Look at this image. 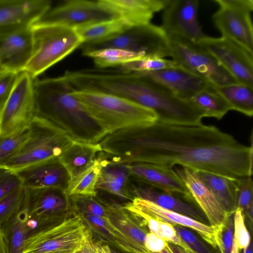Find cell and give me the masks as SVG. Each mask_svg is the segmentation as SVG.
Masks as SVG:
<instances>
[{
    "label": "cell",
    "instance_id": "obj_30",
    "mask_svg": "<svg viewBox=\"0 0 253 253\" xmlns=\"http://www.w3.org/2000/svg\"><path fill=\"white\" fill-rule=\"evenodd\" d=\"M195 106L203 111L206 117L221 119L232 108L217 89L209 84L190 100Z\"/></svg>",
    "mask_w": 253,
    "mask_h": 253
},
{
    "label": "cell",
    "instance_id": "obj_51",
    "mask_svg": "<svg viewBox=\"0 0 253 253\" xmlns=\"http://www.w3.org/2000/svg\"><path fill=\"white\" fill-rule=\"evenodd\" d=\"M231 253H239V249L237 246L235 238H234Z\"/></svg>",
    "mask_w": 253,
    "mask_h": 253
},
{
    "label": "cell",
    "instance_id": "obj_45",
    "mask_svg": "<svg viewBox=\"0 0 253 253\" xmlns=\"http://www.w3.org/2000/svg\"><path fill=\"white\" fill-rule=\"evenodd\" d=\"M19 73L7 70L0 73V112L10 95Z\"/></svg>",
    "mask_w": 253,
    "mask_h": 253
},
{
    "label": "cell",
    "instance_id": "obj_14",
    "mask_svg": "<svg viewBox=\"0 0 253 253\" xmlns=\"http://www.w3.org/2000/svg\"><path fill=\"white\" fill-rule=\"evenodd\" d=\"M198 0H170L164 8L161 26L167 35L198 42L206 35L199 25Z\"/></svg>",
    "mask_w": 253,
    "mask_h": 253
},
{
    "label": "cell",
    "instance_id": "obj_2",
    "mask_svg": "<svg viewBox=\"0 0 253 253\" xmlns=\"http://www.w3.org/2000/svg\"><path fill=\"white\" fill-rule=\"evenodd\" d=\"M74 89L63 76L35 80L36 116L65 130L74 141L99 143L107 134L73 95Z\"/></svg>",
    "mask_w": 253,
    "mask_h": 253
},
{
    "label": "cell",
    "instance_id": "obj_44",
    "mask_svg": "<svg viewBox=\"0 0 253 253\" xmlns=\"http://www.w3.org/2000/svg\"><path fill=\"white\" fill-rule=\"evenodd\" d=\"M154 234L168 243L177 245L187 251L191 250L178 236L173 225L170 223L158 220Z\"/></svg>",
    "mask_w": 253,
    "mask_h": 253
},
{
    "label": "cell",
    "instance_id": "obj_12",
    "mask_svg": "<svg viewBox=\"0 0 253 253\" xmlns=\"http://www.w3.org/2000/svg\"><path fill=\"white\" fill-rule=\"evenodd\" d=\"M239 83L253 88V51L229 38L205 36L197 42Z\"/></svg>",
    "mask_w": 253,
    "mask_h": 253
},
{
    "label": "cell",
    "instance_id": "obj_19",
    "mask_svg": "<svg viewBox=\"0 0 253 253\" xmlns=\"http://www.w3.org/2000/svg\"><path fill=\"white\" fill-rule=\"evenodd\" d=\"M15 172L25 188H59L66 191L69 177L59 158L35 164Z\"/></svg>",
    "mask_w": 253,
    "mask_h": 253
},
{
    "label": "cell",
    "instance_id": "obj_52",
    "mask_svg": "<svg viewBox=\"0 0 253 253\" xmlns=\"http://www.w3.org/2000/svg\"><path fill=\"white\" fill-rule=\"evenodd\" d=\"M243 253H253L252 242H250L249 245L246 249L243 250Z\"/></svg>",
    "mask_w": 253,
    "mask_h": 253
},
{
    "label": "cell",
    "instance_id": "obj_7",
    "mask_svg": "<svg viewBox=\"0 0 253 253\" xmlns=\"http://www.w3.org/2000/svg\"><path fill=\"white\" fill-rule=\"evenodd\" d=\"M90 234L82 218L74 214L30 235L22 253H76Z\"/></svg>",
    "mask_w": 253,
    "mask_h": 253
},
{
    "label": "cell",
    "instance_id": "obj_35",
    "mask_svg": "<svg viewBox=\"0 0 253 253\" xmlns=\"http://www.w3.org/2000/svg\"><path fill=\"white\" fill-rule=\"evenodd\" d=\"M69 197L73 213L76 215L85 213L108 218L115 203L106 201L97 195H73Z\"/></svg>",
    "mask_w": 253,
    "mask_h": 253
},
{
    "label": "cell",
    "instance_id": "obj_10",
    "mask_svg": "<svg viewBox=\"0 0 253 253\" xmlns=\"http://www.w3.org/2000/svg\"><path fill=\"white\" fill-rule=\"evenodd\" d=\"M34 79L19 72L16 82L0 112V137L18 133L28 127L36 117Z\"/></svg>",
    "mask_w": 253,
    "mask_h": 253
},
{
    "label": "cell",
    "instance_id": "obj_55",
    "mask_svg": "<svg viewBox=\"0 0 253 253\" xmlns=\"http://www.w3.org/2000/svg\"><path fill=\"white\" fill-rule=\"evenodd\" d=\"M111 253H121L117 252L115 250H112V249H111Z\"/></svg>",
    "mask_w": 253,
    "mask_h": 253
},
{
    "label": "cell",
    "instance_id": "obj_11",
    "mask_svg": "<svg viewBox=\"0 0 253 253\" xmlns=\"http://www.w3.org/2000/svg\"><path fill=\"white\" fill-rule=\"evenodd\" d=\"M120 17L100 0H70L50 8L37 22L77 29Z\"/></svg>",
    "mask_w": 253,
    "mask_h": 253
},
{
    "label": "cell",
    "instance_id": "obj_34",
    "mask_svg": "<svg viewBox=\"0 0 253 253\" xmlns=\"http://www.w3.org/2000/svg\"><path fill=\"white\" fill-rule=\"evenodd\" d=\"M102 151L93 164L73 183L68 185V195L95 197L97 192L96 185L102 166Z\"/></svg>",
    "mask_w": 253,
    "mask_h": 253
},
{
    "label": "cell",
    "instance_id": "obj_48",
    "mask_svg": "<svg viewBox=\"0 0 253 253\" xmlns=\"http://www.w3.org/2000/svg\"><path fill=\"white\" fill-rule=\"evenodd\" d=\"M168 245L173 253H189L187 250L175 244L168 243Z\"/></svg>",
    "mask_w": 253,
    "mask_h": 253
},
{
    "label": "cell",
    "instance_id": "obj_23",
    "mask_svg": "<svg viewBox=\"0 0 253 253\" xmlns=\"http://www.w3.org/2000/svg\"><path fill=\"white\" fill-rule=\"evenodd\" d=\"M102 155V166L96 185V191H104L130 202L135 197L126 164L109 160L103 151Z\"/></svg>",
    "mask_w": 253,
    "mask_h": 253
},
{
    "label": "cell",
    "instance_id": "obj_31",
    "mask_svg": "<svg viewBox=\"0 0 253 253\" xmlns=\"http://www.w3.org/2000/svg\"><path fill=\"white\" fill-rule=\"evenodd\" d=\"M134 25L129 19L120 17L75 30L83 42H89L110 38Z\"/></svg>",
    "mask_w": 253,
    "mask_h": 253
},
{
    "label": "cell",
    "instance_id": "obj_38",
    "mask_svg": "<svg viewBox=\"0 0 253 253\" xmlns=\"http://www.w3.org/2000/svg\"><path fill=\"white\" fill-rule=\"evenodd\" d=\"M234 212L227 213L223 222L217 226L214 238L221 253H231L234 238Z\"/></svg>",
    "mask_w": 253,
    "mask_h": 253
},
{
    "label": "cell",
    "instance_id": "obj_20",
    "mask_svg": "<svg viewBox=\"0 0 253 253\" xmlns=\"http://www.w3.org/2000/svg\"><path fill=\"white\" fill-rule=\"evenodd\" d=\"M31 26L0 36V65L7 70L19 73L29 61L33 51Z\"/></svg>",
    "mask_w": 253,
    "mask_h": 253
},
{
    "label": "cell",
    "instance_id": "obj_8",
    "mask_svg": "<svg viewBox=\"0 0 253 253\" xmlns=\"http://www.w3.org/2000/svg\"><path fill=\"white\" fill-rule=\"evenodd\" d=\"M173 60L179 66L217 86L238 83L197 42L176 35H167Z\"/></svg>",
    "mask_w": 253,
    "mask_h": 253
},
{
    "label": "cell",
    "instance_id": "obj_16",
    "mask_svg": "<svg viewBox=\"0 0 253 253\" xmlns=\"http://www.w3.org/2000/svg\"><path fill=\"white\" fill-rule=\"evenodd\" d=\"M51 3L49 0H0V36L30 27Z\"/></svg>",
    "mask_w": 253,
    "mask_h": 253
},
{
    "label": "cell",
    "instance_id": "obj_17",
    "mask_svg": "<svg viewBox=\"0 0 253 253\" xmlns=\"http://www.w3.org/2000/svg\"><path fill=\"white\" fill-rule=\"evenodd\" d=\"M124 208L139 216H147L170 223L192 229L208 243L216 248L214 235L217 226L200 222L187 216L162 208L151 201L135 197L125 204Z\"/></svg>",
    "mask_w": 253,
    "mask_h": 253
},
{
    "label": "cell",
    "instance_id": "obj_56",
    "mask_svg": "<svg viewBox=\"0 0 253 253\" xmlns=\"http://www.w3.org/2000/svg\"><path fill=\"white\" fill-rule=\"evenodd\" d=\"M189 253H195L194 252H193L191 250L189 251H187Z\"/></svg>",
    "mask_w": 253,
    "mask_h": 253
},
{
    "label": "cell",
    "instance_id": "obj_6",
    "mask_svg": "<svg viewBox=\"0 0 253 253\" xmlns=\"http://www.w3.org/2000/svg\"><path fill=\"white\" fill-rule=\"evenodd\" d=\"M79 47L83 55L106 48L129 50L137 53L143 57L163 58L170 55L167 34L161 27L150 23L133 26L105 40L83 42Z\"/></svg>",
    "mask_w": 253,
    "mask_h": 253
},
{
    "label": "cell",
    "instance_id": "obj_40",
    "mask_svg": "<svg viewBox=\"0 0 253 253\" xmlns=\"http://www.w3.org/2000/svg\"><path fill=\"white\" fill-rule=\"evenodd\" d=\"M237 208L241 210L252 221L253 210V183L251 176L239 178Z\"/></svg>",
    "mask_w": 253,
    "mask_h": 253
},
{
    "label": "cell",
    "instance_id": "obj_42",
    "mask_svg": "<svg viewBox=\"0 0 253 253\" xmlns=\"http://www.w3.org/2000/svg\"><path fill=\"white\" fill-rule=\"evenodd\" d=\"M180 238L195 253H213L192 232L180 225H173Z\"/></svg>",
    "mask_w": 253,
    "mask_h": 253
},
{
    "label": "cell",
    "instance_id": "obj_24",
    "mask_svg": "<svg viewBox=\"0 0 253 253\" xmlns=\"http://www.w3.org/2000/svg\"><path fill=\"white\" fill-rule=\"evenodd\" d=\"M76 215V214H75ZM98 242L129 253H151L134 243L115 227L108 218L82 213L79 215Z\"/></svg>",
    "mask_w": 253,
    "mask_h": 253
},
{
    "label": "cell",
    "instance_id": "obj_9",
    "mask_svg": "<svg viewBox=\"0 0 253 253\" xmlns=\"http://www.w3.org/2000/svg\"><path fill=\"white\" fill-rule=\"evenodd\" d=\"M23 206L35 225V232L74 215L69 196L59 188H25Z\"/></svg>",
    "mask_w": 253,
    "mask_h": 253
},
{
    "label": "cell",
    "instance_id": "obj_25",
    "mask_svg": "<svg viewBox=\"0 0 253 253\" xmlns=\"http://www.w3.org/2000/svg\"><path fill=\"white\" fill-rule=\"evenodd\" d=\"M102 151L99 142L72 141L59 157L69 175V185L75 182L93 164Z\"/></svg>",
    "mask_w": 253,
    "mask_h": 253
},
{
    "label": "cell",
    "instance_id": "obj_18",
    "mask_svg": "<svg viewBox=\"0 0 253 253\" xmlns=\"http://www.w3.org/2000/svg\"><path fill=\"white\" fill-rule=\"evenodd\" d=\"M164 86L187 100L211 83L178 65L159 70L135 72Z\"/></svg>",
    "mask_w": 253,
    "mask_h": 253
},
{
    "label": "cell",
    "instance_id": "obj_57",
    "mask_svg": "<svg viewBox=\"0 0 253 253\" xmlns=\"http://www.w3.org/2000/svg\"></svg>",
    "mask_w": 253,
    "mask_h": 253
},
{
    "label": "cell",
    "instance_id": "obj_36",
    "mask_svg": "<svg viewBox=\"0 0 253 253\" xmlns=\"http://www.w3.org/2000/svg\"><path fill=\"white\" fill-rule=\"evenodd\" d=\"M28 136V127L10 135L0 137V169L19 151Z\"/></svg>",
    "mask_w": 253,
    "mask_h": 253
},
{
    "label": "cell",
    "instance_id": "obj_29",
    "mask_svg": "<svg viewBox=\"0 0 253 253\" xmlns=\"http://www.w3.org/2000/svg\"><path fill=\"white\" fill-rule=\"evenodd\" d=\"M108 218L115 227L138 246L147 250L144 246V241L147 234L149 232L143 218L117 203H114Z\"/></svg>",
    "mask_w": 253,
    "mask_h": 253
},
{
    "label": "cell",
    "instance_id": "obj_21",
    "mask_svg": "<svg viewBox=\"0 0 253 253\" xmlns=\"http://www.w3.org/2000/svg\"><path fill=\"white\" fill-rule=\"evenodd\" d=\"M130 180L135 198L151 201L162 208L187 216L200 222L205 224L208 222L206 215L198 206L182 200V198L138 182L131 177Z\"/></svg>",
    "mask_w": 253,
    "mask_h": 253
},
{
    "label": "cell",
    "instance_id": "obj_13",
    "mask_svg": "<svg viewBox=\"0 0 253 253\" xmlns=\"http://www.w3.org/2000/svg\"><path fill=\"white\" fill-rule=\"evenodd\" d=\"M219 6L212 16L222 36L234 40L251 50L253 47V29L251 13L253 0H214Z\"/></svg>",
    "mask_w": 253,
    "mask_h": 253
},
{
    "label": "cell",
    "instance_id": "obj_27",
    "mask_svg": "<svg viewBox=\"0 0 253 253\" xmlns=\"http://www.w3.org/2000/svg\"><path fill=\"white\" fill-rule=\"evenodd\" d=\"M226 213L235 212L239 187V178L206 171L194 170Z\"/></svg>",
    "mask_w": 253,
    "mask_h": 253
},
{
    "label": "cell",
    "instance_id": "obj_49",
    "mask_svg": "<svg viewBox=\"0 0 253 253\" xmlns=\"http://www.w3.org/2000/svg\"><path fill=\"white\" fill-rule=\"evenodd\" d=\"M0 253H7L5 238L1 228H0Z\"/></svg>",
    "mask_w": 253,
    "mask_h": 253
},
{
    "label": "cell",
    "instance_id": "obj_3",
    "mask_svg": "<svg viewBox=\"0 0 253 253\" xmlns=\"http://www.w3.org/2000/svg\"><path fill=\"white\" fill-rule=\"evenodd\" d=\"M72 93L107 135L146 126L158 121L151 109L118 96L86 90L74 89Z\"/></svg>",
    "mask_w": 253,
    "mask_h": 253
},
{
    "label": "cell",
    "instance_id": "obj_50",
    "mask_svg": "<svg viewBox=\"0 0 253 253\" xmlns=\"http://www.w3.org/2000/svg\"><path fill=\"white\" fill-rule=\"evenodd\" d=\"M97 243L98 253H111V248L108 245L98 242Z\"/></svg>",
    "mask_w": 253,
    "mask_h": 253
},
{
    "label": "cell",
    "instance_id": "obj_46",
    "mask_svg": "<svg viewBox=\"0 0 253 253\" xmlns=\"http://www.w3.org/2000/svg\"><path fill=\"white\" fill-rule=\"evenodd\" d=\"M167 245V241L152 232H149L146 236L144 246L152 253L161 252Z\"/></svg>",
    "mask_w": 253,
    "mask_h": 253
},
{
    "label": "cell",
    "instance_id": "obj_15",
    "mask_svg": "<svg viewBox=\"0 0 253 253\" xmlns=\"http://www.w3.org/2000/svg\"><path fill=\"white\" fill-rule=\"evenodd\" d=\"M130 177L138 182L194 202L184 182L172 168L147 163L125 164Z\"/></svg>",
    "mask_w": 253,
    "mask_h": 253
},
{
    "label": "cell",
    "instance_id": "obj_4",
    "mask_svg": "<svg viewBox=\"0 0 253 253\" xmlns=\"http://www.w3.org/2000/svg\"><path fill=\"white\" fill-rule=\"evenodd\" d=\"M33 38L31 56L23 71L35 79L62 60L83 41L75 29L35 22L31 26Z\"/></svg>",
    "mask_w": 253,
    "mask_h": 253
},
{
    "label": "cell",
    "instance_id": "obj_1",
    "mask_svg": "<svg viewBox=\"0 0 253 253\" xmlns=\"http://www.w3.org/2000/svg\"><path fill=\"white\" fill-rule=\"evenodd\" d=\"M107 153L124 164L174 165L227 176L242 178L253 173V148L213 126L169 124L124 129L109 134Z\"/></svg>",
    "mask_w": 253,
    "mask_h": 253
},
{
    "label": "cell",
    "instance_id": "obj_28",
    "mask_svg": "<svg viewBox=\"0 0 253 253\" xmlns=\"http://www.w3.org/2000/svg\"><path fill=\"white\" fill-rule=\"evenodd\" d=\"M7 253H22L25 242L35 232V227L29 219L23 203L19 210L1 227Z\"/></svg>",
    "mask_w": 253,
    "mask_h": 253
},
{
    "label": "cell",
    "instance_id": "obj_37",
    "mask_svg": "<svg viewBox=\"0 0 253 253\" xmlns=\"http://www.w3.org/2000/svg\"><path fill=\"white\" fill-rule=\"evenodd\" d=\"M178 65L173 60L157 57H142L125 63L120 67L131 72H149Z\"/></svg>",
    "mask_w": 253,
    "mask_h": 253
},
{
    "label": "cell",
    "instance_id": "obj_22",
    "mask_svg": "<svg viewBox=\"0 0 253 253\" xmlns=\"http://www.w3.org/2000/svg\"><path fill=\"white\" fill-rule=\"evenodd\" d=\"M175 171L189 191L195 203L203 211L212 226H219L227 214L194 170L186 167Z\"/></svg>",
    "mask_w": 253,
    "mask_h": 253
},
{
    "label": "cell",
    "instance_id": "obj_39",
    "mask_svg": "<svg viewBox=\"0 0 253 253\" xmlns=\"http://www.w3.org/2000/svg\"><path fill=\"white\" fill-rule=\"evenodd\" d=\"M25 188L21 187L0 200V228L21 207Z\"/></svg>",
    "mask_w": 253,
    "mask_h": 253
},
{
    "label": "cell",
    "instance_id": "obj_32",
    "mask_svg": "<svg viewBox=\"0 0 253 253\" xmlns=\"http://www.w3.org/2000/svg\"><path fill=\"white\" fill-rule=\"evenodd\" d=\"M216 87L229 103L232 110L248 117L253 116V88L239 83Z\"/></svg>",
    "mask_w": 253,
    "mask_h": 253
},
{
    "label": "cell",
    "instance_id": "obj_53",
    "mask_svg": "<svg viewBox=\"0 0 253 253\" xmlns=\"http://www.w3.org/2000/svg\"><path fill=\"white\" fill-rule=\"evenodd\" d=\"M158 253H173L170 249L169 248L168 245L161 252Z\"/></svg>",
    "mask_w": 253,
    "mask_h": 253
},
{
    "label": "cell",
    "instance_id": "obj_5",
    "mask_svg": "<svg viewBox=\"0 0 253 253\" xmlns=\"http://www.w3.org/2000/svg\"><path fill=\"white\" fill-rule=\"evenodd\" d=\"M73 140L64 129L36 116L28 126V136L17 154L2 168L16 171L59 158Z\"/></svg>",
    "mask_w": 253,
    "mask_h": 253
},
{
    "label": "cell",
    "instance_id": "obj_41",
    "mask_svg": "<svg viewBox=\"0 0 253 253\" xmlns=\"http://www.w3.org/2000/svg\"><path fill=\"white\" fill-rule=\"evenodd\" d=\"M234 234L239 249H246L251 242V236L245 224V214L238 208L234 212Z\"/></svg>",
    "mask_w": 253,
    "mask_h": 253
},
{
    "label": "cell",
    "instance_id": "obj_43",
    "mask_svg": "<svg viewBox=\"0 0 253 253\" xmlns=\"http://www.w3.org/2000/svg\"><path fill=\"white\" fill-rule=\"evenodd\" d=\"M21 187V180L15 172L0 169V200Z\"/></svg>",
    "mask_w": 253,
    "mask_h": 253
},
{
    "label": "cell",
    "instance_id": "obj_26",
    "mask_svg": "<svg viewBox=\"0 0 253 253\" xmlns=\"http://www.w3.org/2000/svg\"><path fill=\"white\" fill-rule=\"evenodd\" d=\"M134 25L150 23L154 14L163 10L170 0H100Z\"/></svg>",
    "mask_w": 253,
    "mask_h": 253
},
{
    "label": "cell",
    "instance_id": "obj_54",
    "mask_svg": "<svg viewBox=\"0 0 253 253\" xmlns=\"http://www.w3.org/2000/svg\"><path fill=\"white\" fill-rule=\"evenodd\" d=\"M5 70H6V69L5 68H4L2 66L0 65V73Z\"/></svg>",
    "mask_w": 253,
    "mask_h": 253
},
{
    "label": "cell",
    "instance_id": "obj_33",
    "mask_svg": "<svg viewBox=\"0 0 253 253\" xmlns=\"http://www.w3.org/2000/svg\"><path fill=\"white\" fill-rule=\"evenodd\" d=\"M84 56L92 58L97 68L101 69L120 67L128 62L143 57L137 53L117 48L101 49L87 53Z\"/></svg>",
    "mask_w": 253,
    "mask_h": 253
},
{
    "label": "cell",
    "instance_id": "obj_47",
    "mask_svg": "<svg viewBox=\"0 0 253 253\" xmlns=\"http://www.w3.org/2000/svg\"><path fill=\"white\" fill-rule=\"evenodd\" d=\"M76 253H98L97 243L94 241L91 234Z\"/></svg>",
    "mask_w": 253,
    "mask_h": 253
}]
</instances>
